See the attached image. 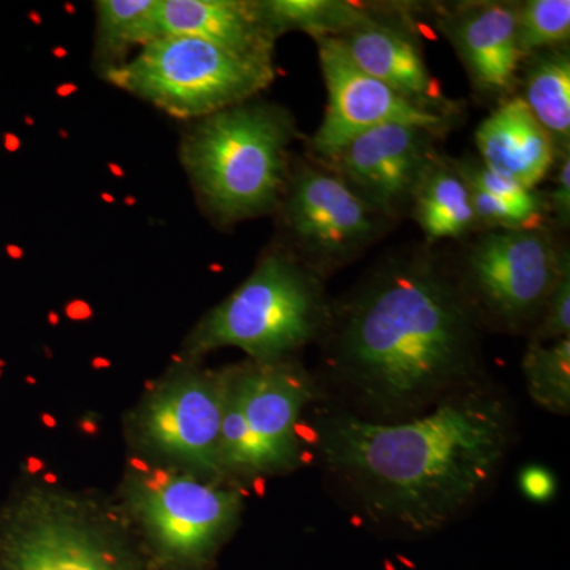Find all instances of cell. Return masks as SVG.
<instances>
[{
  "mask_svg": "<svg viewBox=\"0 0 570 570\" xmlns=\"http://www.w3.org/2000/svg\"><path fill=\"white\" fill-rule=\"evenodd\" d=\"M482 322L425 249L390 255L332 303L326 362L360 417L396 422L483 381Z\"/></svg>",
  "mask_w": 570,
  "mask_h": 570,
  "instance_id": "1",
  "label": "cell"
},
{
  "mask_svg": "<svg viewBox=\"0 0 570 570\" xmlns=\"http://www.w3.org/2000/svg\"><path fill=\"white\" fill-rule=\"evenodd\" d=\"M512 439L508 400L480 381L396 422L335 412L318 426V455L371 523L428 535L487 493Z\"/></svg>",
  "mask_w": 570,
  "mask_h": 570,
  "instance_id": "2",
  "label": "cell"
},
{
  "mask_svg": "<svg viewBox=\"0 0 570 570\" xmlns=\"http://www.w3.org/2000/svg\"><path fill=\"white\" fill-rule=\"evenodd\" d=\"M296 135L284 108L236 105L198 119L184 138L183 164L216 216L225 223L249 219L283 204Z\"/></svg>",
  "mask_w": 570,
  "mask_h": 570,
  "instance_id": "3",
  "label": "cell"
},
{
  "mask_svg": "<svg viewBox=\"0 0 570 570\" xmlns=\"http://www.w3.org/2000/svg\"><path fill=\"white\" fill-rule=\"evenodd\" d=\"M332 303L324 276L291 250H272L253 275L204 318L190 337L194 355L238 347L253 362H281L324 337Z\"/></svg>",
  "mask_w": 570,
  "mask_h": 570,
  "instance_id": "4",
  "label": "cell"
},
{
  "mask_svg": "<svg viewBox=\"0 0 570 570\" xmlns=\"http://www.w3.org/2000/svg\"><path fill=\"white\" fill-rule=\"evenodd\" d=\"M107 80L176 118L204 119L268 88L275 63L254 61L197 37L165 36L108 69Z\"/></svg>",
  "mask_w": 570,
  "mask_h": 570,
  "instance_id": "5",
  "label": "cell"
},
{
  "mask_svg": "<svg viewBox=\"0 0 570 570\" xmlns=\"http://www.w3.org/2000/svg\"><path fill=\"white\" fill-rule=\"evenodd\" d=\"M0 570H151L118 528L78 501L28 490L0 508Z\"/></svg>",
  "mask_w": 570,
  "mask_h": 570,
  "instance_id": "6",
  "label": "cell"
},
{
  "mask_svg": "<svg viewBox=\"0 0 570 570\" xmlns=\"http://www.w3.org/2000/svg\"><path fill=\"white\" fill-rule=\"evenodd\" d=\"M570 266L549 230H485L453 268L483 326L521 335L538 325L562 273Z\"/></svg>",
  "mask_w": 570,
  "mask_h": 570,
  "instance_id": "7",
  "label": "cell"
},
{
  "mask_svg": "<svg viewBox=\"0 0 570 570\" xmlns=\"http://www.w3.org/2000/svg\"><path fill=\"white\" fill-rule=\"evenodd\" d=\"M132 494L157 561L170 570H209L242 513L236 491L179 475L142 478Z\"/></svg>",
  "mask_w": 570,
  "mask_h": 570,
  "instance_id": "8",
  "label": "cell"
},
{
  "mask_svg": "<svg viewBox=\"0 0 570 570\" xmlns=\"http://www.w3.org/2000/svg\"><path fill=\"white\" fill-rule=\"evenodd\" d=\"M284 197V220L298 258L322 276L354 261L387 223L321 163L291 175Z\"/></svg>",
  "mask_w": 570,
  "mask_h": 570,
  "instance_id": "9",
  "label": "cell"
},
{
  "mask_svg": "<svg viewBox=\"0 0 570 570\" xmlns=\"http://www.w3.org/2000/svg\"><path fill=\"white\" fill-rule=\"evenodd\" d=\"M328 104L311 151L326 160L358 135L384 124H411L442 134L452 115L412 102L387 85L360 70L335 37H316Z\"/></svg>",
  "mask_w": 570,
  "mask_h": 570,
  "instance_id": "10",
  "label": "cell"
},
{
  "mask_svg": "<svg viewBox=\"0 0 570 570\" xmlns=\"http://www.w3.org/2000/svg\"><path fill=\"white\" fill-rule=\"evenodd\" d=\"M438 135L411 124H384L318 163L340 175L379 216L400 219L411 209L419 184L438 156Z\"/></svg>",
  "mask_w": 570,
  "mask_h": 570,
  "instance_id": "11",
  "label": "cell"
},
{
  "mask_svg": "<svg viewBox=\"0 0 570 570\" xmlns=\"http://www.w3.org/2000/svg\"><path fill=\"white\" fill-rule=\"evenodd\" d=\"M253 442L257 474H283L299 464L298 423L316 397V385L302 367L253 362L225 371Z\"/></svg>",
  "mask_w": 570,
  "mask_h": 570,
  "instance_id": "12",
  "label": "cell"
},
{
  "mask_svg": "<svg viewBox=\"0 0 570 570\" xmlns=\"http://www.w3.org/2000/svg\"><path fill=\"white\" fill-rule=\"evenodd\" d=\"M224 374L194 373L170 382L149 401L142 436L154 449L205 474L219 464Z\"/></svg>",
  "mask_w": 570,
  "mask_h": 570,
  "instance_id": "13",
  "label": "cell"
},
{
  "mask_svg": "<svg viewBox=\"0 0 570 570\" xmlns=\"http://www.w3.org/2000/svg\"><path fill=\"white\" fill-rule=\"evenodd\" d=\"M479 92L510 91L524 61L519 45V3L472 2L439 18Z\"/></svg>",
  "mask_w": 570,
  "mask_h": 570,
  "instance_id": "14",
  "label": "cell"
},
{
  "mask_svg": "<svg viewBox=\"0 0 570 570\" xmlns=\"http://www.w3.org/2000/svg\"><path fill=\"white\" fill-rule=\"evenodd\" d=\"M351 61L370 77L384 82L412 102L453 115L452 102L428 69L412 33L373 13L355 28L335 37Z\"/></svg>",
  "mask_w": 570,
  "mask_h": 570,
  "instance_id": "15",
  "label": "cell"
},
{
  "mask_svg": "<svg viewBox=\"0 0 570 570\" xmlns=\"http://www.w3.org/2000/svg\"><path fill=\"white\" fill-rule=\"evenodd\" d=\"M154 36H189L254 61H275L276 32L258 2L243 0H157ZM154 39V40H156Z\"/></svg>",
  "mask_w": 570,
  "mask_h": 570,
  "instance_id": "16",
  "label": "cell"
},
{
  "mask_svg": "<svg viewBox=\"0 0 570 570\" xmlns=\"http://www.w3.org/2000/svg\"><path fill=\"white\" fill-rule=\"evenodd\" d=\"M475 145L489 170L531 190L561 154L521 97H510L480 124Z\"/></svg>",
  "mask_w": 570,
  "mask_h": 570,
  "instance_id": "17",
  "label": "cell"
},
{
  "mask_svg": "<svg viewBox=\"0 0 570 570\" xmlns=\"http://www.w3.org/2000/svg\"><path fill=\"white\" fill-rule=\"evenodd\" d=\"M411 214L431 243L463 238L478 228L468 183L453 160L439 156L419 184Z\"/></svg>",
  "mask_w": 570,
  "mask_h": 570,
  "instance_id": "18",
  "label": "cell"
},
{
  "mask_svg": "<svg viewBox=\"0 0 570 570\" xmlns=\"http://www.w3.org/2000/svg\"><path fill=\"white\" fill-rule=\"evenodd\" d=\"M524 82V104L540 126L549 132L558 151L569 149L570 58L564 50L531 56Z\"/></svg>",
  "mask_w": 570,
  "mask_h": 570,
  "instance_id": "19",
  "label": "cell"
},
{
  "mask_svg": "<svg viewBox=\"0 0 570 570\" xmlns=\"http://www.w3.org/2000/svg\"><path fill=\"white\" fill-rule=\"evenodd\" d=\"M273 31L307 32L316 37H337L370 17L365 7L340 0H266L258 2Z\"/></svg>",
  "mask_w": 570,
  "mask_h": 570,
  "instance_id": "20",
  "label": "cell"
},
{
  "mask_svg": "<svg viewBox=\"0 0 570 570\" xmlns=\"http://www.w3.org/2000/svg\"><path fill=\"white\" fill-rule=\"evenodd\" d=\"M99 50L108 69L121 66L132 47H145L154 36L157 0H102L97 2Z\"/></svg>",
  "mask_w": 570,
  "mask_h": 570,
  "instance_id": "21",
  "label": "cell"
},
{
  "mask_svg": "<svg viewBox=\"0 0 570 570\" xmlns=\"http://www.w3.org/2000/svg\"><path fill=\"white\" fill-rule=\"evenodd\" d=\"M528 393L550 414L570 412V336L551 344L531 343L523 358Z\"/></svg>",
  "mask_w": 570,
  "mask_h": 570,
  "instance_id": "22",
  "label": "cell"
},
{
  "mask_svg": "<svg viewBox=\"0 0 570 570\" xmlns=\"http://www.w3.org/2000/svg\"><path fill=\"white\" fill-rule=\"evenodd\" d=\"M570 37L569 0H528L519 3V45L523 59L557 50Z\"/></svg>",
  "mask_w": 570,
  "mask_h": 570,
  "instance_id": "23",
  "label": "cell"
},
{
  "mask_svg": "<svg viewBox=\"0 0 570 570\" xmlns=\"http://www.w3.org/2000/svg\"><path fill=\"white\" fill-rule=\"evenodd\" d=\"M453 164H455L460 175L466 179V183L485 190V193L497 197L498 200L504 202L505 205L512 206L521 216L527 217L532 227L542 228V223L549 214L543 195L493 174L482 163H474V160H459L456 163V160H453Z\"/></svg>",
  "mask_w": 570,
  "mask_h": 570,
  "instance_id": "24",
  "label": "cell"
},
{
  "mask_svg": "<svg viewBox=\"0 0 570 570\" xmlns=\"http://www.w3.org/2000/svg\"><path fill=\"white\" fill-rule=\"evenodd\" d=\"M570 336V266L562 273L538 325L530 333L531 343H553Z\"/></svg>",
  "mask_w": 570,
  "mask_h": 570,
  "instance_id": "25",
  "label": "cell"
},
{
  "mask_svg": "<svg viewBox=\"0 0 570 570\" xmlns=\"http://www.w3.org/2000/svg\"><path fill=\"white\" fill-rule=\"evenodd\" d=\"M557 179L549 197H546L547 209L553 214L560 227H568L570 220V154L561 153Z\"/></svg>",
  "mask_w": 570,
  "mask_h": 570,
  "instance_id": "26",
  "label": "cell"
},
{
  "mask_svg": "<svg viewBox=\"0 0 570 570\" xmlns=\"http://www.w3.org/2000/svg\"><path fill=\"white\" fill-rule=\"evenodd\" d=\"M521 490L535 502H547L554 493V479L543 468H527L520 479Z\"/></svg>",
  "mask_w": 570,
  "mask_h": 570,
  "instance_id": "27",
  "label": "cell"
}]
</instances>
